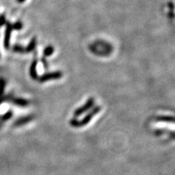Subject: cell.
I'll list each match as a JSON object with an SVG mask.
<instances>
[{
  "label": "cell",
  "instance_id": "cell-13",
  "mask_svg": "<svg viewBox=\"0 0 175 175\" xmlns=\"http://www.w3.org/2000/svg\"><path fill=\"white\" fill-rule=\"evenodd\" d=\"M23 27V25L21 22H16V24L12 25V29H16V30H20V29H21Z\"/></svg>",
  "mask_w": 175,
  "mask_h": 175
},
{
  "label": "cell",
  "instance_id": "cell-14",
  "mask_svg": "<svg viewBox=\"0 0 175 175\" xmlns=\"http://www.w3.org/2000/svg\"><path fill=\"white\" fill-rule=\"evenodd\" d=\"M5 23V17L3 16H1V18H0V26H2V25H3Z\"/></svg>",
  "mask_w": 175,
  "mask_h": 175
},
{
  "label": "cell",
  "instance_id": "cell-3",
  "mask_svg": "<svg viewBox=\"0 0 175 175\" xmlns=\"http://www.w3.org/2000/svg\"><path fill=\"white\" fill-rule=\"evenodd\" d=\"M95 103V100L94 98H90L87 102H86L85 104H84L83 106H81L79 108H77L75 111V113L74 115L75 116H80L82 114L86 113V112L89 110L90 109H91L93 107H94Z\"/></svg>",
  "mask_w": 175,
  "mask_h": 175
},
{
  "label": "cell",
  "instance_id": "cell-8",
  "mask_svg": "<svg viewBox=\"0 0 175 175\" xmlns=\"http://www.w3.org/2000/svg\"><path fill=\"white\" fill-rule=\"evenodd\" d=\"M53 53H54V48L51 45H49V46H48V47H46L45 49H44L43 55L45 57H48V56H51V55Z\"/></svg>",
  "mask_w": 175,
  "mask_h": 175
},
{
  "label": "cell",
  "instance_id": "cell-6",
  "mask_svg": "<svg viewBox=\"0 0 175 175\" xmlns=\"http://www.w3.org/2000/svg\"><path fill=\"white\" fill-rule=\"evenodd\" d=\"M36 45H37V39H36L35 37H34L31 39V40L30 41V43H29V45H27L26 49H25V52L29 53L33 51V50H35Z\"/></svg>",
  "mask_w": 175,
  "mask_h": 175
},
{
  "label": "cell",
  "instance_id": "cell-9",
  "mask_svg": "<svg viewBox=\"0 0 175 175\" xmlns=\"http://www.w3.org/2000/svg\"><path fill=\"white\" fill-rule=\"evenodd\" d=\"M32 118V117H31V116H27L26 117H22V118L19 119L18 121H17L16 122V125L17 126H20V125H23L24 123H26L27 122L30 121Z\"/></svg>",
  "mask_w": 175,
  "mask_h": 175
},
{
  "label": "cell",
  "instance_id": "cell-12",
  "mask_svg": "<svg viewBox=\"0 0 175 175\" xmlns=\"http://www.w3.org/2000/svg\"><path fill=\"white\" fill-rule=\"evenodd\" d=\"M13 50L16 52L18 53H24L25 52V49L24 48V47L21 45H15L13 47Z\"/></svg>",
  "mask_w": 175,
  "mask_h": 175
},
{
  "label": "cell",
  "instance_id": "cell-10",
  "mask_svg": "<svg viewBox=\"0 0 175 175\" xmlns=\"http://www.w3.org/2000/svg\"><path fill=\"white\" fill-rule=\"evenodd\" d=\"M157 120L161 121H167V122H174V117H172V116H161V117H159L157 118Z\"/></svg>",
  "mask_w": 175,
  "mask_h": 175
},
{
  "label": "cell",
  "instance_id": "cell-11",
  "mask_svg": "<svg viewBox=\"0 0 175 175\" xmlns=\"http://www.w3.org/2000/svg\"><path fill=\"white\" fill-rule=\"evenodd\" d=\"M12 115V113L11 111H9V112H7V113H6L5 115L2 116V121H7L8 119H10V117H11Z\"/></svg>",
  "mask_w": 175,
  "mask_h": 175
},
{
  "label": "cell",
  "instance_id": "cell-15",
  "mask_svg": "<svg viewBox=\"0 0 175 175\" xmlns=\"http://www.w3.org/2000/svg\"><path fill=\"white\" fill-rule=\"evenodd\" d=\"M24 1H25V0H18L19 2H24Z\"/></svg>",
  "mask_w": 175,
  "mask_h": 175
},
{
  "label": "cell",
  "instance_id": "cell-5",
  "mask_svg": "<svg viewBox=\"0 0 175 175\" xmlns=\"http://www.w3.org/2000/svg\"><path fill=\"white\" fill-rule=\"evenodd\" d=\"M37 67V61L35 60L32 63H31V67H30V71H30L31 77L33 80H36L38 78Z\"/></svg>",
  "mask_w": 175,
  "mask_h": 175
},
{
  "label": "cell",
  "instance_id": "cell-2",
  "mask_svg": "<svg viewBox=\"0 0 175 175\" xmlns=\"http://www.w3.org/2000/svg\"><path fill=\"white\" fill-rule=\"evenodd\" d=\"M63 76V74L62 71H53V72H48L44 74L39 77V81L41 83H45L48 81H51V80H58L62 78Z\"/></svg>",
  "mask_w": 175,
  "mask_h": 175
},
{
  "label": "cell",
  "instance_id": "cell-7",
  "mask_svg": "<svg viewBox=\"0 0 175 175\" xmlns=\"http://www.w3.org/2000/svg\"><path fill=\"white\" fill-rule=\"evenodd\" d=\"M12 102L15 104H16L17 106L20 107H26L28 105L29 102L24 99H13Z\"/></svg>",
  "mask_w": 175,
  "mask_h": 175
},
{
  "label": "cell",
  "instance_id": "cell-4",
  "mask_svg": "<svg viewBox=\"0 0 175 175\" xmlns=\"http://www.w3.org/2000/svg\"><path fill=\"white\" fill-rule=\"evenodd\" d=\"M12 30V25L10 24V23L7 24V28L5 31V48H9L10 45V35H11Z\"/></svg>",
  "mask_w": 175,
  "mask_h": 175
},
{
  "label": "cell",
  "instance_id": "cell-1",
  "mask_svg": "<svg viewBox=\"0 0 175 175\" xmlns=\"http://www.w3.org/2000/svg\"><path fill=\"white\" fill-rule=\"evenodd\" d=\"M100 110H101L100 107L97 106L96 107H94V108L87 115H85V117H84V118L81 121H76V120H72V121H71V124L74 126H81L85 125V124H87L88 122L91 120L92 117H94L95 115H96V114L98 113Z\"/></svg>",
  "mask_w": 175,
  "mask_h": 175
}]
</instances>
